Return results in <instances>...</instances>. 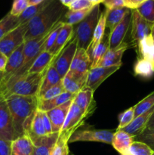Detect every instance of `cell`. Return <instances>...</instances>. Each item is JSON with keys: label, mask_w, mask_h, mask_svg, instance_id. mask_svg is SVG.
<instances>
[{"label": "cell", "mask_w": 154, "mask_h": 155, "mask_svg": "<svg viewBox=\"0 0 154 155\" xmlns=\"http://www.w3.org/2000/svg\"><path fill=\"white\" fill-rule=\"evenodd\" d=\"M67 11L60 0H52L43 10L27 22L24 42L42 36L61 21Z\"/></svg>", "instance_id": "1"}, {"label": "cell", "mask_w": 154, "mask_h": 155, "mask_svg": "<svg viewBox=\"0 0 154 155\" xmlns=\"http://www.w3.org/2000/svg\"><path fill=\"white\" fill-rule=\"evenodd\" d=\"M17 138L24 135V125L38 108L37 96L11 95L5 98Z\"/></svg>", "instance_id": "2"}, {"label": "cell", "mask_w": 154, "mask_h": 155, "mask_svg": "<svg viewBox=\"0 0 154 155\" xmlns=\"http://www.w3.org/2000/svg\"><path fill=\"white\" fill-rule=\"evenodd\" d=\"M49 68V67H48ZM47 68L43 72L39 74H27L17 80L13 84L3 91L0 95L5 98L11 95L21 96H37L40 89L44 77L46 74Z\"/></svg>", "instance_id": "3"}, {"label": "cell", "mask_w": 154, "mask_h": 155, "mask_svg": "<svg viewBox=\"0 0 154 155\" xmlns=\"http://www.w3.org/2000/svg\"><path fill=\"white\" fill-rule=\"evenodd\" d=\"M101 13L100 5L94 6L90 13L74 28V36L77 39L79 48L87 50L91 42Z\"/></svg>", "instance_id": "4"}, {"label": "cell", "mask_w": 154, "mask_h": 155, "mask_svg": "<svg viewBox=\"0 0 154 155\" xmlns=\"http://www.w3.org/2000/svg\"><path fill=\"white\" fill-rule=\"evenodd\" d=\"M114 132L107 130L81 129L72 133L69 139V143L75 142H95L111 145Z\"/></svg>", "instance_id": "5"}, {"label": "cell", "mask_w": 154, "mask_h": 155, "mask_svg": "<svg viewBox=\"0 0 154 155\" xmlns=\"http://www.w3.org/2000/svg\"><path fill=\"white\" fill-rule=\"evenodd\" d=\"M27 30V23L20 24L16 28L11 30L0 39V51L8 58L14 51L24 43V36Z\"/></svg>", "instance_id": "6"}, {"label": "cell", "mask_w": 154, "mask_h": 155, "mask_svg": "<svg viewBox=\"0 0 154 155\" xmlns=\"http://www.w3.org/2000/svg\"><path fill=\"white\" fill-rule=\"evenodd\" d=\"M91 112L84 111L74 103L72 100V104L69 107L63 127L59 133H68L72 136V133L81 127L85 124V120L91 115Z\"/></svg>", "instance_id": "7"}, {"label": "cell", "mask_w": 154, "mask_h": 155, "mask_svg": "<svg viewBox=\"0 0 154 155\" xmlns=\"http://www.w3.org/2000/svg\"><path fill=\"white\" fill-rule=\"evenodd\" d=\"M77 48H78L77 39L75 36H73L69 43L63 48V49L60 51V54L53 62V65L62 79L69 71Z\"/></svg>", "instance_id": "8"}, {"label": "cell", "mask_w": 154, "mask_h": 155, "mask_svg": "<svg viewBox=\"0 0 154 155\" xmlns=\"http://www.w3.org/2000/svg\"><path fill=\"white\" fill-rule=\"evenodd\" d=\"M0 139L12 142L17 139L11 115L5 98L0 95Z\"/></svg>", "instance_id": "9"}, {"label": "cell", "mask_w": 154, "mask_h": 155, "mask_svg": "<svg viewBox=\"0 0 154 155\" xmlns=\"http://www.w3.org/2000/svg\"><path fill=\"white\" fill-rule=\"evenodd\" d=\"M131 39L135 46L145 36L150 34L152 24L146 21L137 10H131Z\"/></svg>", "instance_id": "10"}, {"label": "cell", "mask_w": 154, "mask_h": 155, "mask_svg": "<svg viewBox=\"0 0 154 155\" xmlns=\"http://www.w3.org/2000/svg\"><path fill=\"white\" fill-rule=\"evenodd\" d=\"M119 68L120 66L96 67L91 68L88 74L85 87L90 88L94 92H95V90L104 83V81H105Z\"/></svg>", "instance_id": "11"}, {"label": "cell", "mask_w": 154, "mask_h": 155, "mask_svg": "<svg viewBox=\"0 0 154 155\" xmlns=\"http://www.w3.org/2000/svg\"><path fill=\"white\" fill-rule=\"evenodd\" d=\"M132 13L131 10L128 11L122 21L116 25L111 31H110V48L109 49H114L123 43L125 35L128 33L131 23Z\"/></svg>", "instance_id": "12"}, {"label": "cell", "mask_w": 154, "mask_h": 155, "mask_svg": "<svg viewBox=\"0 0 154 155\" xmlns=\"http://www.w3.org/2000/svg\"><path fill=\"white\" fill-rule=\"evenodd\" d=\"M72 100L66 101L64 104L46 112L51 121L53 133H59L61 130L68 112H69V107L72 104Z\"/></svg>", "instance_id": "13"}, {"label": "cell", "mask_w": 154, "mask_h": 155, "mask_svg": "<svg viewBox=\"0 0 154 155\" xmlns=\"http://www.w3.org/2000/svg\"><path fill=\"white\" fill-rule=\"evenodd\" d=\"M91 67V59L86 50L77 48L69 71L79 76H86Z\"/></svg>", "instance_id": "14"}, {"label": "cell", "mask_w": 154, "mask_h": 155, "mask_svg": "<svg viewBox=\"0 0 154 155\" xmlns=\"http://www.w3.org/2000/svg\"><path fill=\"white\" fill-rule=\"evenodd\" d=\"M59 133H52L32 139L33 149L31 155H51V150L58 138Z\"/></svg>", "instance_id": "15"}, {"label": "cell", "mask_w": 154, "mask_h": 155, "mask_svg": "<svg viewBox=\"0 0 154 155\" xmlns=\"http://www.w3.org/2000/svg\"><path fill=\"white\" fill-rule=\"evenodd\" d=\"M73 36L74 26L63 23L54 45L49 51L55 57V59L60 54V51L63 49V48L69 43Z\"/></svg>", "instance_id": "16"}, {"label": "cell", "mask_w": 154, "mask_h": 155, "mask_svg": "<svg viewBox=\"0 0 154 155\" xmlns=\"http://www.w3.org/2000/svg\"><path fill=\"white\" fill-rule=\"evenodd\" d=\"M128 47V44L126 42H123L114 49H109L100 61L97 67H121L122 55Z\"/></svg>", "instance_id": "17"}, {"label": "cell", "mask_w": 154, "mask_h": 155, "mask_svg": "<svg viewBox=\"0 0 154 155\" xmlns=\"http://www.w3.org/2000/svg\"><path fill=\"white\" fill-rule=\"evenodd\" d=\"M88 75L79 76L69 71L62 79V84L66 92L77 94L85 86Z\"/></svg>", "instance_id": "18"}, {"label": "cell", "mask_w": 154, "mask_h": 155, "mask_svg": "<svg viewBox=\"0 0 154 155\" xmlns=\"http://www.w3.org/2000/svg\"><path fill=\"white\" fill-rule=\"evenodd\" d=\"M94 92L90 88L85 86L75 95L73 99L74 103L84 111L93 113L96 107V103L94 99Z\"/></svg>", "instance_id": "19"}, {"label": "cell", "mask_w": 154, "mask_h": 155, "mask_svg": "<svg viewBox=\"0 0 154 155\" xmlns=\"http://www.w3.org/2000/svg\"><path fill=\"white\" fill-rule=\"evenodd\" d=\"M153 111L154 107L149 109V110H147L145 113H143V114L139 115V116L134 117V119L133 120L132 122L129 125H128L126 127H125V128L121 130L128 133L131 136H134V137L138 136L140 133H141L145 130L148 120H149V117L152 115V114L153 113Z\"/></svg>", "instance_id": "20"}, {"label": "cell", "mask_w": 154, "mask_h": 155, "mask_svg": "<svg viewBox=\"0 0 154 155\" xmlns=\"http://www.w3.org/2000/svg\"><path fill=\"white\" fill-rule=\"evenodd\" d=\"M24 43H23L8 57L2 82L5 81L12 74H14L17 70L21 68L23 61H24Z\"/></svg>", "instance_id": "21"}, {"label": "cell", "mask_w": 154, "mask_h": 155, "mask_svg": "<svg viewBox=\"0 0 154 155\" xmlns=\"http://www.w3.org/2000/svg\"><path fill=\"white\" fill-rule=\"evenodd\" d=\"M33 144L27 134L17 138L11 142V155H31Z\"/></svg>", "instance_id": "22"}, {"label": "cell", "mask_w": 154, "mask_h": 155, "mask_svg": "<svg viewBox=\"0 0 154 155\" xmlns=\"http://www.w3.org/2000/svg\"><path fill=\"white\" fill-rule=\"evenodd\" d=\"M134 141V136L122 130H116L113 135L112 146L119 154L125 152Z\"/></svg>", "instance_id": "23"}, {"label": "cell", "mask_w": 154, "mask_h": 155, "mask_svg": "<svg viewBox=\"0 0 154 155\" xmlns=\"http://www.w3.org/2000/svg\"><path fill=\"white\" fill-rule=\"evenodd\" d=\"M75 95L65 91L64 92L57 95V97L52 99L46 100V101H38V109L42 112H47L54 107L64 104L66 101L74 99Z\"/></svg>", "instance_id": "24"}, {"label": "cell", "mask_w": 154, "mask_h": 155, "mask_svg": "<svg viewBox=\"0 0 154 155\" xmlns=\"http://www.w3.org/2000/svg\"><path fill=\"white\" fill-rule=\"evenodd\" d=\"M55 60V57L49 51H42L32 64L29 74H39L43 72Z\"/></svg>", "instance_id": "25"}, {"label": "cell", "mask_w": 154, "mask_h": 155, "mask_svg": "<svg viewBox=\"0 0 154 155\" xmlns=\"http://www.w3.org/2000/svg\"><path fill=\"white\" fill-rule=\"evenodd\" d=\"M106 20H107V12L105 10L104 12L101 13L98 22L97 24L96 27H95V31H94L91 42L90 45H89L87 50H86V51H87V53L89 54L90 57L91 55L93 50L99 44V42H101L102 38L104 37V34H105V30L106 27H107V26H106Z\"/></svg>", "instance_id": "26"}, {"label": "cell", "mask_w": 154, "mask_h": 155, "mask_svg": "<svg viewBox=\"0 0 154 155\" xmlns=\"http://www.w3.org/2000/svg\"><path fill=\"white\" fill-rule=\"evenodd\" d=\"M25 134L28 135L30 139L41 137V136H44L47 135L45 127H44L42 111L39 110L38 108L36 109L34 115H33L30 128H29L28 131Z\"/></svg>", "instance_id": "27"}, {"label": "cell", "mask_w": 154, "mask_h": 155, "mask_svg": "<svg viewBox=\"0 0 154 155\" xmlns=\"http://www.w3.org/2000/svg\"><path fill=\"white\" fill-rule=\"evenodd\" d=\"M109 48H110V30L108 33L105 32L104 37L92 51V54L91 55V68H96L98 66L100 61L109 50Z\"/></svg>", "instance_id": "28"}, {"label": "cell", "mask_w": 154, "mask_h": 155, "mask_svg": "<svg viewBox=\"0 0 154 155\" xmlns=\"http://www.w3.org/2000/svg\"><path fill=\"white\" fill-rule=\"evenodd\" d=\"M61 81L62 77L58 74V72H57V70L54 68L52 63L49 66L48 71H47L46 74L44 77L38 95L46 92L50 88L53 87V86H54L55 85H57V83H59Z\"/></svg>", "instance_id": "29"}, {"label": "cell", "mask_w": 154, "mask_h": 155, "mask_svg": "<svg viewBox=\"0 0 154 155\" xmlns=\"http://www.w3.org/2000/svg\"><path fill=\"white\" fill-rule=\"evenodd\" d=\"M137 50L140 58L152 61L154 53V40L150 34L145 36L137 44Z\"/></svg>", "instance_id": "30"}, {"label": "cell", "mask_w": 154, "mask_h": 155, "mask_svg": "<svg viewBox=\"0 0 154 155\" xmlns=\"http://www.w3.org/2000/svg\"><path fill=\"white\" fill-rule=\"evenodd\" d=\"M135 76H139L145 79H149L154 75V64L151 61L138 58L134 67Z\"/></svg>", "instance_id": "31"}, {"label": "cell", "mask_w": 154, "mask_h": 155, "mask_svg": "<svg viewBox=\"0 0 154 155\" xmlns=\"http://www.w3.org/2000/svg\"><path fill=\"white\" fill-rule=\"evenodd\" d=\"M130 9L125 7L118 8L113 9V10L107 11V20H106V26L108 27L110 31H111L116 25L119 24L124 17L126 15Z\"/></svg>", "instance_id": "32"}, {"label": "cell", "mask_w": 154, "mask_h": 155, "mask_svg": "<svg viewBox=\"0 0 154 155\" xmlns=\"http://www.w3.org/2000/svg\"><path fill=\"white\" fill-rule=\"evenodd\" d=\"M52 0H45L42 3L36 5H29L25 11L18 17L19 24H24L29 22L32 18L37 15L42 10H43Z\"/></svg>", "instance_id": "33"}, {"label": "cell", "mask_w": 154, "mask_h": 155, "mask_svg": "<svg viewBox=\"0 0 154 155\" xmlns=\"http://www.w3.org/2000/svg\"><path fill=\"white\" fill-rule=\"evenodd\" d=\"M70 135L68 133H59L58 138L51 150V155H69V139Z\"/></svg>", "instance_id": "34"}, {"label": "cell", "mask_w": 154, "mask_h": 155, "mask_svg": "<svg viewBox=\"0 0 154 155\" xmlns=\"http://www.w3.org/2000/svg\"><path fill=\"white\" fill-rule=\"evenodd\" d=\"M92 8L83 9V10L79 11L68 10L61 19V21H63L64 24H69V25H76L90 13Z\"/></svg>", "instance_id": "35"}, {"label": "cell", "mask_w": 154, "mask_h": 155, "mask_svg": "<svg viewBox=\"0 0 154 155\" xmlns=\"http://www.w3.org/2000/svg\"><path fill=\"white\" fill-rule=\"evenodd\" d=\"M19 25L18 18L12 16L10 13H8L0 20V39Z\"/></svg>", "instance_id": "36"}, {"label": "cell", "mask_w": 154, "mask_h": 155, "mask_svg": "<svg viewBox=\"0 0 154 155\" xmlns=\"http://www.w3.org/2000/svg\"><path fill=\"white\" fill-rule=\"evenodd\" d=\"M153 150L143 142L134 141L129 148L120 155H151Z\"/></svg>", "instance_id": "37"}, {"label": "cell", "mask_w": 154, "mask_h": 155, "mask_svg": "<svg viewBox=\"0 0 154 155\" xmlns=\"http://www.w3.org/2000/svg\"><path fill=\"white\" fill-rule=\"evenodd\" d=\"M134 107V117L143 114L154 107V92H151L146 98L139 101Z\"/></svg>", "instance_id": "38"}, {"label": "cell", "mask_w": 154, "mask_h": 155, "mask_svg": "<svg viewBox=\"0 0 154 155\" xmlns=\"http://www.w3.org/2000/svg\"><path fill=\"white\" fill-rule=\"evenodd\" d=\"M140 15L150 24L154 23V0H146L137 9Z\"/></svg>", "instance_id": "39"}, {"label": "cell", "mask_w": 154, "mask_h": 155, "mask_svg": "<svg viewBox=\"0 0 154 155\" xmlns=\"http://www.w3.org/2000/svg\"><path fill=\"white\" fill-rule=\"evenodd\" d=\"M64 92L65 89L63 88L61 81L59 83H57V85H55L54 86H53V87L50 88L46 92L37 95L38 101H46V100L52 99V98H55L57 95H60V94Z\"/></svg>", "instance_id": "40"}, {"label": "cell", "mask_w": 154, "mask_h": 155, "mask_svg": "<svg viewBox=\"0 0 154 155\" xmlns=\"http://www.w3.org/2000/svg\"><path fill=\"white\" fill-rule=\"evenodd\" d=\"M134 141L145 143L154 151V129L145 128L141 133L134 137Z\"/></svg>", "instance_id": "41"}, {"label": "cell", "mask_w": 154, "mask_h": 155, "mask_svg": "<svg viewBox=\"0 0 154 155\" xmlns=\"http://www.w3.org/2000/svg\"><path fill=\"white\" fill-rule=\"evenodd\" d=\"M134 119V107H131L127 109L119 116V125L117 130H121L129 125Z\"/></svg>", "instance_id": "42"}, {"label": "cell", "mask_w": 154, "mask_h": 155, "mask_svg": "<svg viewBox=\"0 0 154 155\" xmlns=\"http://www.w3.org/2000/svg\"><path fill=\"white\" fill-rule=\"evenodd\" d=\"M63 21H59L55 26L52 28V30L50 31L49 34H48L47 40L45 43V46H44V51H50L51 48H52L54 45V42H55L56 39H57V35H58L59 32H60V29H61L62 26H63Z\"/></svg>", "instance_id": "43"}, {"label": "cell", "mask_w": 154, "mask_h": 155, "mask_svg": "<svg viewBox=\"0 0 154 155\" xmlns=\"http://www.w3.org/2000/svg\"><path fill=\"white\" fill-rule=\"evenodd\" d=\"M29 6L28 0H14L11 9L9 13L14 17L18 18Z\"/></svg>", "instance_id": "44"}, {"label": "cell", "mask_w": 154, "mask_h": 155, "mask_svg": "<svg viewBox=\"0 0 154 155\" xmlns=\"http://www.w3.org/2000/svg\"><path fill=\"white\" fill-rule=\"evenodd\" d=\"M88 0H75L68 7V10L70 11H79L83 10V9L92 8L94 7Z\"/></svg>", "instance_id": "45"}, {"label": "cell", "mask_w": 154, "mask_h": 155, "mask_svg": "<svg viewBox=\"0 0 154 155\" xmlns=\"http://www.w3.org/2000/svg\"><path fill=\"white\" fill-rule=\"evenodd\" d=\"M102 3L106 7V10L107 11L124 7L123 0H104Z\"/></svg>", "instance_id": "46"}, {"label": "cell", "mask_w": 154, "mask_h": 155, "mask_svg": "<svg viewBox=\"0 0 154 155\" xmlns=\"http://www.w3.org/2000/svg\"><path fill=\"white\" fill-rule=\"evenodd\" d=\"M146 0H123L124 7L130 10H136Z\"/></svg>", "instance_id": "47"}, {"label": "cell", "mask_w": 154, "mask_h": 155, "mask_svg": "<svg viewBox=\"0 0 154 155\" xmlns=\"http://www.w3.org/2000/svg\"><path fill=\"white\" fill-rule=\"evenodd\" d=\"M11 142L0 139V155H11Z\"/></svg>", "instance_id": "48"}, {"label": "cell", "mask_w": 154, "mask_h": 155, "mask_svg": "<svg viewBox=\"0 0 154 155\" xmlns=\"http://www.w3.org/2000/svg\"><path fill=\"white\" fill-rule=\"evenodd\" d=\"M42 120H43V124H44V127H45V132H46L47 135H50L52 134V127H51V121H50L49 117L47 115L46 112H42Z\"/></svg>", "instance_id": "49"}, {"label": "cell", "mask_w": 154, "mask_h": 155, "mask_svg": "<svg viewBox=\"0 0 154 155\" xmlns=\"http://www.w3.org/2000/svg\"><path fill=\"white\" fill-rule=\"evenodd\" d=\"M8 58L5 54H3L2 51H0V71H2V72H5V71L6 65H7L8 63Z\"/></svg>", "instance_id": "50"}, {"label": "cell", "mask_w": 154, "mask_h": 155, "mask_svg": "<svg viewBox=\"0 0 154 155\" xmlns=\"http://www.w3.org/2000/svg\"><path fill=\"white\" fill-rule=\"evenodd\" d=\"M146 128L154 129V111L153 113L152 114V115L150 116V117H149V120H148Z\"/></svg>", "instance_id": "51"}, {"label": "cell", "mask_w": 154, "mask_h": 155, "mask_svg": "<svg viewBox=\"0 0 154 155\" xmlns=\"http://www.w3.org/2000/svg\"><path fill=\"white\" fill-rule=\"evenodd\" d=\"M75 0H60V2H61V4L63 5H64L65 7H69L71 4H72Z\"/></svg>", "instance_id": "52"}, {"label": "cell", "mask_w": 154, "mask_h": 155, "mask_svg": "<svg viewBox=\"0 0 154 155\" xmlns=\"http://www.w3.org/2000/svg\"><path fill=\"white\" fill-rule=\"evenodd\" d=\"M44 1L45 0H28V2L29 5H36L40 4Z\"/></svg>", "instance_id": "53"}, {"label": "cell", "mask_w": 154, "mask_h": 155, "mask_svg": "<svg viewBox=\"0 0 154 155\" xmlns=\"http://www.w3.org/2000/svg\"><path fill=\"white\" fill-rule=\"evenodd\" d=\"M88 1L94 5H100L101 3H102L104 0H88Z\"/></svg>", "instance_id": "54"}, {"label": "cell", "mask_w": 154, "mask_h": 155, "mask_svg": "<svg viewBox=\"0 0 154 155\" xmlns=\"http://www.w3.org/2000/svg\"><path fill=\"white\" fill-rule=\"evenodd\" d=\"M150 35L152 36V39H153L154 40V23L152 24V27H151V32H150Z\"/></svg>", "instance_id": "55"}, {"label": "cell", "mask_w": 154, "mask_h": 155, "mask_svg": "<svg viewBox=\"0 0 154 155\" xmlns=\"http://www.w3.org/2000/svg\"><path fill=\"white\" fill-rule=\"evenodd\" d=\"M3 78H4V72L0 71V85H1L2 82Z\"/></svg>", "instance_id": "56"}, {"label": "cell", "mask_w": 154, "mask_h": 155, "mask_svg": "<svg viewBox=\"0 0 154 155\" xmlns=\"http://www.w3.org/2000/svg\"><path fill=\"white\" fill-rule=\"evenodd\" d=\"M152 64H154V53H153V56H152Z\"/></svg>", "instance_id": "57"}, {"label": "cell", "mask_w": 154, "mask_h": 155, "mask_svg": "<svg viewBox=\"0 0 154 155\" xmlns=\"http://www.w3.org/2000/svg\"><path fill=\"white\" fill-rule=\"evenodd\" d=\"M151 155H154V151H152V154H151Z\"/></svg>", "instance_id": "58"}, {"label": "cell", "mask_w": 154, "mask_h": 155, "mask_svg": "<svg viewBox=\"0 0 154 155\" xmlns=\"http://www.w3.org/2000/svg\"><path fill=\"white\" fill-rule=\"evenodd\" d=\"M69 155H73L72 154H69Z\"/></svg>", "instance_id": "59"}]
</instances>
